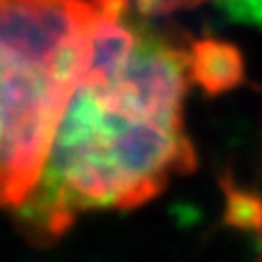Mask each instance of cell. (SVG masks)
I'll use <instances>...</instances> for the list:
<instances>
[{
	"mask_svg": "<svg viewBox=\"0 0 262 262\" xmlns=\"http://www.w3.org/2000/svg\"><path fill=\"white\" fill-rule=\"evenodd\" d=\"M92 32L90 0H0V207L35 189Z\"/></svg>",
	"mask_w": 262,
	"mask_h": 262,
	"instance_id": "cell-2",
	"label": "cell"
},
{
	"mask_svg": "<svg viewBox=\"0 0 262 262\" xmlns=\"http://www.w3.org/2000/svg\"><path fill=\"white\" fill-rule=\"evenodd\" d=\"M230 219L235 226L260 230L262 228V200L255 193L232 189L230 193Z\"/></svg>",
	"mask_w": 262,
	"mask_h": 262,
	"instance_id": "cell-4",
	"label": "cell"
},
{
	"mask_svg": "<svg viewBox=\"0 0 262 262\" xmlns=\"http://www.w3.org/2000/svg\"><path fill=\"white\" fill-rule=\"evenodd\" d=\"M258 262H262V249H260V258H258Z\"/></svg>",
	"mask_w": 262,
	"mask_h": 262,
	"instance_id": "cell-6",
	"label": "cell"
},
{
	"mask_svg": "<svg viewBox=\"0 0 262 262\" xmlns=\"http://www.w3.org/2000/svg\"><path fill=\"white\" fill-rule=\"evenodd\" d=\"M145 14L149 16H157V14H168L175 12V9H184V7H193V5H200L205 0H134Z\"/></svg>",
	"mask_w": 262,
	"mask_h": 262,
	"instance_id": "cell-5",
	"label": "cell"
},
{
	"mask_svg": "<svg viewBox=\"0 0 262 262\" xmlns=\"http://www.w3.org/2000/svg\"><path fill=\"white\" fill-rule=\"evenodd\" d=\"M90 3V60L35 189L14 209L35 244L60 239L88 212L149 203L195 168L184 127L191 41L163 35L134 0Z\"/></svg>",
	"mask_w": 262,
	"mask_h": 262,
	"instance_id": "cell-1",
	"label": "cell"
},
{
	"mask_svg": "<svg viewBox=\"0 0 262 262\" xmlns=\"http://www.w3.org/2000/svg\"><path fill=\"white\" fill-rule=\"evenodd\" d=\"M191 74L193 85H200L207 95H221L244 81V62L232 44L198 39L191 41Z\"/></svg>",
	"mask_w": 262,
	"mask_h": 262,
	"instance_id": "cell-3",
	"label": "cell"
}]
</instances>
